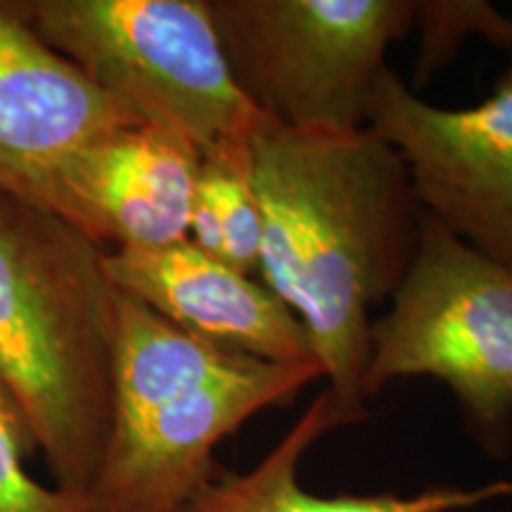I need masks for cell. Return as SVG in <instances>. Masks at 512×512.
I'll use <instances>...</instances> for the list:
<instances>
[{
	"mask_svg": "<svg viewBox=\"0 0 512 512\" xmlns=\"http://www.w3.org/2000/svg\"><path fill=\"white\" fill-rule=\"evenodd\" d=\"M323 377L318 363L256 361L204 387L112 415L88 512H183L214 479V453L254 415Z\"/></svg>",
	"mask_w": 512,
	"mask_h": 512,
	"instance_id": "cell-6",
	"label": "cell"
},
{
	"mask_svg": "<svg viewBox=\"0 0 512 512\" xmlns=\"http://www.w3.org/2000/svg\"><path fill=\"white\" fill-rule=\"evenodd\" d=\"M406 377L444 382L486 451H510L512 264L477 252L430 216L389 311L373 320L366 401Z\"/></svg>",
	"mask_w": 512,
	"mask_h": 512,
	"instance_id": "cell-4",
	"label": "cell"
},
{
	"mask_svg": "<svg viewBox=\"0 0 512 512\" xmlns=\"http://www.w3.org/2000/svg\"><path fill=\"white\" fill-rule=\"evenodd\" d=\"M22 8L95 86L200 152L249 138L266 121L233 79L209 0H22Z\"/></svg>",
	"mask_w": 512,
	"mask_h": 512,
	"instance_id": "cell-3",
	"label": "cell"
},
{
	"mask_svg": "<svg viewBox=\"0 0 512 512\" xmlns=\"http://www.w3.org/2000/svg\"><path fill=\"white\" fill-rule=\"evenodd\" d=\"M105 271L119 292L204 342L266 363H318L304 325L278 294L190 240L107 249Z\"/></svg>",
	"mask_w": 512,
	"mask_h": 512,
	"instance_id": "cell-10",
	"label": "cell"
},
{
	"mask_svg": "<svg viewBox=\"0 0 512 512\" xmlns=\"http://www.w3.org/2000/svg\"><path fill=\"white\" fill-rule=\"evenodd\" d=\"M249 171L261 283L304 325L339 411L363 420L370 311L399 290L425 219L406 164L368 126L290 131L266 119L249 138Z\"/></svg>",
	"mask_w": 512,
	"mask_h": 512,
	"instance_id": "cell-1",
	"label": "cell"
},
{
	"mask_svg": "<svg viewBox=\"0 0 512 512\" xmlns=\"http://www.w3.org/2000/svg\"><path fill=\"white\" fill-rule=\"evenodd\" d=\"M138 124L38 34L22 0H0V192L38 204L62 159Z\"/></svg>",
	"mask_w": 512,
	"mask_h": 512,
	"instance_id": "cell-9",
	"label": "cell"
},
{
	"mask_svg": "<svg viewBox=\"0 0 512 512\" xmlns=\"http://www.w3.org/2000/svg\"><path fill=\"white\" fill-rule=\"evenodd\" d=\"M510 48H512V46H510ZM510 48H508V50H510Z\"/></svg>",
	"mask_w": 512,
	"mask_h": 512,
	"instance_id": "cell-15",
	"label": "cell"
},
{
	"mask_svg": "<svg viewBox=\"0 0 512 512\" xmlns=\"http://www.w3.org/2000/svg\"><path fill=\"white\" fill-rule=\"evenodd\" d=\"M105 252L0 192V394L57 489L83 496L112 427L117 287Z\"/></svg>",
	"mask_w": 512,
	"mask_h": 512,
	"instance_id": "cell-2",
	"label": "cell"
},
{
	"mask_svg": "<svg viewBox=\"0 0 512 512\" xmlns=\"http://www.w3.org/2000/svg\"><path fill=\"white\" fill-rule=\"evenodd\" d=\"M223 53L245 98L290 131H358L415 27L408 0H209Z\"/></svg>",
	"mask_w": 512,
	"mask_h": 512,
	"instance_id": "cell-5",
	"label": "cell"
},
{
	"mask_svg": "<svg viewBox=\"0 0 512 512\" xmlns=\"http://www.w3.org/2000/svg\"><path fill=\"white\" fill-rule=\"evenodd\" d=\"M415 24L422 34L420 76L448 60L467 36H482L505 50L512 43V19L489 3H418Z\"/></svg>",
	"mask_w": 512,
	"mask_h": 512,
	"instance_id": "cell-13",
	"label": "cell"
},
{
	"mask_svg": "<svg viewBox=\"0 0 512 512\" xmlns=\"http://www.w3.org/2000/svg\"><path fill=\"white\" fill-rule=\"evenodd\" d=\"M494 93L446 110L384 72L368 128L406 164L422 214L477 252L512 264V48Z\"/></svg>",
	"mask_w": 512,
	"mask_h": 512,
	"instance_id": "cell-7",
	"label": "cell"
},
{
	"mask_svg": "<svg viewBox=\"0 0 512 512\" xmlns=\"http://www.w3.org/2000/svg\"><path fill=\"white\" fill-rule=\"evenodd\" d=\"M200 150L155 124L126 126L79 147L55 166L38 207L105 249L188 240Z\"/></svg>",
	"mask_w": 512,
	"mask_h": 512,
	"instance_id": "cell-8",
	"label": "cell"
},
{
	"mask_svg": "<svg viewBox=\"0 0 512 512\" xmlns=\"http://www.w3.org/2000/svg\"><path fill=\"white\" fill-rule=\"evenodd\" d=\"M249 138L200 152L188 240L223 264L259 275L264 221L249 171Z\"/></svg>",
	"mask_w": 512,
	"mask_h": 512,
	"instance_id": "cell-12",
	"label": "cell"
},
{
	"mask_svg": "<svg viewBox=\"0 0 512 512\" xmlns=\"http://www.w3.org/2000/svg\"><path fill=\"white\" fill-rule=\"evenodd\" d=\"M29 441L0 394V512H88L86 498L46 486L24 465Z\"/></svg>",
	"mask_w": 512,
	"mask_h": 512,
	"instance_id": "cell-14",
	"label": "cell"
},
{
	"mask_svg": "<svg viewBox=\"0 0 512 512\" xmlns=\"http://www.w3.org/2000/svg\"><path fill=\"white\" fill-rule=\"evenodd\" d=\"M351 420L323 389L299 415L273 451L245 475L211 479L183 512H453L512 496V482H494L477 489L434 486L413 496H318L299 482V463L320 437L347 427Z\"/></svg>",
	"mask_w": 512,
	"mask_h": 512,
	"instance_id": "cell-11",
	"label": "cell"
}]
</instances>
